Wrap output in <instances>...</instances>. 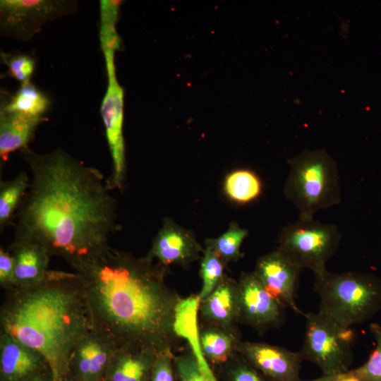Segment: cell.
Segmentation results:
<instances>
[{"instance_id": "cell-8", "label": "cell", "mask_w": 381, "mask_h": 381, "mask_svg": "<svg viewBox=\"0 0 381 381\" xmlns=\"http://www.w3.org/2000/svg\"><path fill=\"white\" fill-rule=\"evenodd\" d=\"M108 85L101 105V115L112 161L111 172L106 179L109 190H122L126 176L123 135V90L119 85L114 65L115 50H103Z\"/></svg>"}, {"instance_id": "cell-17", "label": "cell", "mask_w": 381, "mask_h": 381, "mask_svg": "<svg viewBox=\"0 0 381 381\" xmlns=\"http://www.w3.org/2000/svg\"><path fill=\"white\" fill-rule=\"evenodd\" d=\"M198 312L205 324L236 331L238 322L237 282L224 277L216 288L200 301Z\"/></svg>"}, {"instance_id": "cell-36", "label": "cell", "mask_w": 381, "mask_h": 381, "mask_svg": "<svg viewBox=\"0 0 381 381\" xmlns=\"http://www.w3.org/2000/svg\"><path fill=\"white\" fill-rule=\"evenodd\" d=\"M60 381H75L71 377H70L68 374H66L65 376L62 377V379Z\"/></svg>"}, {"instance_id": "cell-2", "label": "cell", "mask_w": 381, "mask_h": 381, "mask_svg": "<svg viewBox=\"0 0 381 381\" xmlns=\"http://www.w3.org/2000/svg\"><path fill=\"white\" fill-rule=\"evenodd\" d=\"M166 267L110 246L73 269L83 282L90 329L157 353L178 343L175 316L182 298L165 281Z\"/></svg>"}, {"instance_id": "cell-18", "label": "cell", "mask_w": 381, "mask_h": 381, "mask_svg": "<svg viewBox=\"0 0 381 381\" xmlns=\"http://www.w3.org/2000/svg\"><path fill=\"white\" fill-rule=\"evenodd\" d=\"M157 354L155 351L143 349L116 347L104 381H149Z\"/></svg>"}, {"instance_id": "cell-33", "label": "cell", "mask_w": 381, "mask_h": 381, "mask_svg": "<svg viewBox=\"0 0 381 381\" xmlns=\"http://www.w3.org/2000/svg\"><path fill=\"white\" fill-rule=\"evenodd\" d=\"M25 381H54L50 368L40 371Z\"/></svg>"}, {"instance_id": "cell-10", "label": "cell", "mask_w": 381, "mask_h": 381, "mask_svg": "<svg viewBox=\"0 0 381 381\" xmlns=\"http://www.w3.org/2000/svg\"><path fill=\"white\" fill-rule=\"evenodd\" d=\"M237 282L238 322L262 333L279 327L284 308L252 273H243Z\"/></svg>"}, {"instance_id": "cell-30", "label": "cell", "mask_w": 381, "mask_h": 381, "mask_svg": "<svg viewBox=\"0 0 381 381\" xmlns=\"http://www.w3.org/2000/svg\"><path fill=\"white\" fill-rule=\"evenodd\" d=\"M1 58L7 66L6 75L13 78L21 83L30 80L35 70V61L33 58L25 54L1 53Z\"/></svg>"}, {"instance_id": "cell-35", "label": "cell", "mask_w": 381, "mask_h": 381, "mask_svg": "<svg viewBox=\"0 0 381 381\" xmlns=\"http://www.w3.org/2000/svg\"><path fill=\"white\" fill-rule=\"evenodd\" d=\"M337 375H324L321 377L310 380H303V381H335Z\"/></svg>"}, {"instance_id": "cell-15", "label": "cell", "mask_w": 381, "mask_h": 381, "mask_svg": "<svg viewBox=\"0 0 381 381\" xmlns=\"http://www.w3.org/2000/svg\"><path fill=\"white\" fill-rule=\"evenodd\" d=\"M50 368L37 351L10 335L0 334V381H25Z\"/></svg>"}, {"instance_id": "cell-21", "label": "cell", "mask_w": 381, "mask_h": 381, "mask_svg": "<svg viewBox=\"0 0 381 381\" xmlns=\"http://www.w3.org/2000/svg\"><path fill=\"white\" fill-rule=\"evenodd\" d=\"M30 179L26 172L18 173L13 179L1 181L0 184V229L13 223L15 213L29 188Z\"/></svg>"}, {"instance_id": "cell-31", "label": "cell", "mask_w": 381, "mask_h": 381, "mask_svg": "<svg viewBox=\"0 0 381 381\" xmlns=\"http://www.w3.org/2000/svg\"><path fill=\"white\" fill-rule=\"evenodd\" d=\"M173 357L172 351L158 353L154 361L149 381H175L176 377Z\"/></svg>"}, {"instance_id": "cell-19", "label": "cell", "mask_w": 381, "mask_h": 381, "mask_svg": "<svg viewBox=\"0 0 381 381\" xmlns=\"http://www.w3.org/2000/svg\"><path fill=\"white\" fill-rule=\"evenodd\" d=\"M47 119L0 109V158L5 163L9 155L28 147L39 125Z\"/></svg>"}, {"instance_id": "cell-1", "label": "cell", "mask_w": 381, "mask_h": 381, "mask_svg": "<svg viewBox=\"0 0 381 381\" xmlns=\"http://www.w3.org/2000/svg\"><path fill=\"white\" fill-rule=\"evenodd\" d=\"M20 152L31 179L16 214L14 239L39 243L73 268L107 248L117 229L116 201L100 171L60 147Z\"/></svg>"}, {"instance_id": "cell-34", "label": "cell", "mask_w": 381, "mask_h": 381, "mask_svg": "<svg viewBox=\"0 0 381 381\" xmlns=\"http://www.w3.org/2000/svg\"><path fill=\"white\" fill-rule=\"evenodd\" d=\"M335 381H363L358 377L351 370L338 375Z\"/></svg>"}, {"instance_id": "cell-6", "label": "cell", "mask_w": 381, "mask_h": 381, "mask_svg": "<svg viewBox=\"0 0 381 381\" xmlns=\"http://www.w3.org/2000/svg\"><path fill=\"white\" fill-rule=\"evenodd\" d=\"M306 329L299 351L303 361L315 365L324 375H338L349 370L353 361L354 333L319 312L303 313Z\"/></svg>"}, {"instance_id": "cell-26", "label": "cell", "mask_w": 381, "mask_h": 381, "mask_svg": "<svg viewBox=\"0 0 381 381\" xmlns=\"http://www.w3.org/2000/svg\"><path fill=\"white\" fill-rule=\"evenodd\" d=\"M226 262L212 249L205 247L200 263L202 289L198 294L200 301L205 299L225 277Z\"/></svg>"}, {"instance_id": "cell-14", "label": "cell", "mask_w": 381, "mask_h": 381, "mask_svg": "<svg viewBox=\"0 0 381 381\" xmlns=\"http://www.w3.org/2000/svg\"><path fill=\"white\" fill-rule=\"evenodd\" d=\"M203 250L190 231L167 219L154 238L147 255L164 267H186L199 259Z\"/></svg>"}, {"instance_id": "cell-9", "label": "cell", "mask_w": 381, "mask_h": 381, "mask_svg": "<svg viewBox=\"0 0 381 381\" xmlns=\"http://www.w3.org/2000/svg\"><path fill=\"white\" fill-rule=\"evenodd\" d=\"M77 7L72 0H1V35L29 41L44 25L73 13Z\"/></svg>"}, {"instance_id": "cell-29", "label": "cell", "mask_w": 381, "mask_h": 381, "mask_svg": "<svg viewBox=\"0 0 381 381\" xmlns=\"http://www.w3.org/2000/svg\"><path fill=\"white\" fill-rule=\"evenodd\" d=\"M370 329L375 347L364 364L351 370L363 381H381V325L372 323Z\"/></svg>"}, {"instance_id": "cell-32", "label": "cell", "mask_w": 381, "mask_h": 381, "mask_svg": "<svg viewBox=\"0 0 381 381\" xmlns=\"http://www.w3.org/2000/svg\"><path fill=\"white\" fill-rule=\"evenodd\" d=\"M0 286L6 291L15 287L13 259L8 250L0 248Z\"/></svg>"}, {"instance_id": "cell-11", "label": "cell", "mask_w": 381, "mask_h": 381, "mask_svg": "<svg viewBox=\"0 0 381 381\" xmlns=\"http://www.w3.org/2000/svg\"><path fill=\"white\" fill-rule=\"evenodd\" d=\"M235 351L269 381H303L298 352L264 342L238 340Z\"/></svg>"}, {"instance_id": "cell-13", "label": "cell", "mask_w": 381, "mask_h": 381, "mask_svg": "<svg viewBox=\"0 0 381 381\" xmlns=\"http://www.w3.org/2000/svg\"><path fill=\"white\" fill-rule=\"evenodd\" d=\"M300 270L276 249L258 259L253 273L279 304L303 314L295 301Z\"/></svg>"}, {"instance_id": "cell-24", "label": "cell", "mask_w": 381, "mask_h": 381, "mask_svg": "<svg viewBox=\"0 0 381 381\" xmlns=\"http://www.w3.org/2000/svg\"><path fill=\"white\" fill-rule=\"evenodd\" d=\"M248 231L236 223H231L221 236L205 241V247L214 251L226 263L234 262L241 257V246Z\"/></svg>"}, {"instance_id": "cell-3", "label": "cell", "mask_w": 381, "mask_h": 381, "mask_svg": "<svg viewBox=\"0 0 381 381\" xmlns=\"http://www.w3.org/2000/svg\"><path fill=\"white\" fill-rule=\"evenodd\" d=\"M0 326L1 332L40 353L60 381L74 345L90 329L79 274L49 270L35 286L7 291Z\"/></svg>"}, {"instance_id": "cell-25", "label": "cell", "mask_w": 381, "mask_h": 381, "mask_svg": "<svg viewBox=\"0 0 381 381\" xmlns=\"http://www.w3.org/2000/svg\"><path fill=\"white\" fill-rule=\"evenodd\" d=\"M121 1L114 0L100 1L99 41L102 49H114L121 47V40L116 30L119 8Z\"/></svg>"}, {"instance_id": "cell-12", "label": "cell", "mask_w": 381, "mask_h": 381, "mask_svg": "<svg viewBox=\"0 0 381 381\" xmlns=\"http://www.w3.org/2000/svg\"><path fill=\"white\" fill-rule=\"evenodd\" d=\"M116 348L111 340L90 329L74 345L66 374L75 381H104Z\"/></svg>"}, {"instance_id": "cell-22", "label": "cell", "mask_w": 381, "mask_h": 381, "mask_svg": "<svg viewBox=\"0 0 381 381\" xmlns=\"http://www.w3.org/2000/svg\"><path fill=\"white\" fill-rule=\"evenodd\" d=\"M262 190L259 176L246 169L230 172L224 181V193L231 201L238 204H246L256 200Z\"/></svg>"}, {"instance_id": "cell-16", "label": "cell", "mask_w": 381, "mask_h": 381, "mask_svg": "<svg viewBox=\"0 0 381 381\" xmlns=\"http://www.w3.org/2000/svg\"><path fill=\"white\" fill-rule=\"evenodd\" d=\"M8 250L13 259L14 288L31 287L43 281L52 257L41 245L13 239Z\"/></svg>"}, {"instance_id": "cell-20", "label": "cell", "mask_w": 381, "mask_h": 381, "mask_svg": "<svg viewBox=\"0 0 381 381\" xmlns=\"http://www.w3.org/2000/svg\"><path fill=\"white\" fill-rule=\"evenodd\" d=\"M198 339L204 358L217 368L235 354L236 344L240 340L236 331H228L207 324L198 331Z\"/></svg>"}, {"instance_id": "cell-27", "label": "cell", "mask_w": 381, "mask_h": 381, "mask_svg": "<svg viewBox=\"0 0 381 381\" xmlns=\"http://www.w3.org/2000/svg\"><path fill=\"white\" fill-rule=\"evenodd\" d=\"M173 361L179 381H214L193 351L174 354Z\"/></svg>"}, {"instance_id": "cell-7", "label": "cell", "mask_w": 381, "mask_h": 381, "mask_svg": "<svg viewBox=\"0 0 381 381\" xmlns=\"http://www.w3.org/2000/svg\"><path fill=\"white\" fill-rule=\"evenodd\" d=\"M341 237L334 224L298 219L282 229L277 249L298 269L308 268L317 274L326 270Z\"/></svg>"}, {"instance_id": "cell-5", "label": "cell", "mask_w": 381, "mask_h": 381, "mask_svg": "<svg viewBox=\"0 0 381 381\" xmlns=\"http://www.w3.org/2000/svg\"><path fill=\"white\" fill-rule=\"evenodd\" d=\"M289 164L284 193L298 211L299 219H313L318 211L340 202L338 167L327 151L304 150Z\"/></svg>"}, {"instance_id": "cell-23", "label": "cell", "mask_w": 381, "mask_h": 381, "mask_svg": "<svg viewBox=\"0 0 381 381\" xmlns=\"http://www.w3.org/2000/svg\"><path fill=\"white\" fill-rule=\"evenodd\" d=\"M51 104L49 99L30 80L20 84L17 92L1 108L33 116H43Z\"/></svg>"}, {"instance_id": "cell-28", "label": "cell", "mask_w": 381, "mask_h": 381, "mask_svg": "<svg viewBox=\"0 0 381 381\" xmlns=\"http://www.w3.org/2000/svg\"><path fill=\"white\" fill-rule=\"evenodd\" d=\"M217 369L223 381H269L237 353Z\"/></svg>"}, {"instance_id": "cell-4", "label": "cell", "mask_w": 381, "mask_h": 381, "mask_svg": "<svg viewBox=\"0 0 381 381\" xmlns=\"http://www.w3.org/2000/svg\"><path fill=\"white\" fill-rule=\"evenodd\" d=\"M315 289L318 312L347 327L369 320L381 308V280L370 274L326 270L315 274Z\"/></svg>"}]
</instances>
